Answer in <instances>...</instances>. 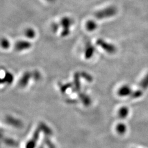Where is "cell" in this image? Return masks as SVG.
<instances>
[{
    "label": "cell",
    "instance_id": "cell-1",
    "mask_svg": "<svg viewBox=\"0 0 148 148\" xmlns=\"http://www.w3.org/2000/svg\"><path fill=\"white\" fill-rule=\"evenodd\" d=\"M137 90L133 91L132 95L130 97L132 99H138L140 98L144 92L148 89V73L144 77L143 79L140 81Z\"/></svg>",
    "mask_w": 148,
    "mask_h": 148
},
{
    "label": "cell",
    "instance_id": "cell-2",
    "mask_svg": "<svg viewBox=\"0 0 148 148\" xmlns=\"http://www.w3.org/2000/svg\"><path fill=\"white\" fill-rule=\"evenodd\" d=\"M116 13V9L114 7H109L104 10L97 12L95 14L98 19H104L114 16Z\"/></svg>",
    "mask_w": 148,
    "mask_h": 148
},
{
    "label": "cell",
    "instance_id": "cell-3",
    "mask_svg": "<svg viewBox=\"0 0 148 148\" xmlns=\"http://www.w3.org/2000/svg\"><path fill=\"white\" fill-rule=\"evenodd\" d=\"M73 24V21L69 17H64L60 21V25L62 27L63 30L61 32V36L62 37H66L69 35L70 31V27Z\"/></svg>",
    "mask_w": 148,
    "mask_h": 148
},
{
    "label": "cell",
    "instance_id": "cell-4",
    "mask_svg": "<svg viewBox=\"0 0 148 148\" xmlns=\"http://www.w3.org/2000/svg\"><path fill=\"white\" fill-rule=\"evenodd\" d=\"M96 44L97 46H99L107 53L109 54H113L116 51V48L115 47V46H114L111 43L106 42L104 40L101 38L97 40Z\"/></svg>",
    "mask_w": 148,
    "mask_h": 148
},
{
    "label": "cell",
    "instance_id": "cell-5",
    "mask_svg": "<svg viewBox=\"0 0 148 148\" xmlns=\"http://www.w3.org/2000/svg\"><path fill=\"white\" fill-rule=\"evenodd\" d=\"M41 132V130L40 128L39 127H37L34 133L32 138L27 143L25 148H35L36 147Z\"/></svg>",
    "mask_w": 148,
    "mask_h": 148
},
{
    "label": "cell",
    "instance_id": "cell-6",
    "mask_svg": "<svg viewBox=\"0 0 148 148\" xmlns=\"http://www.w3.org/2000/svg\"><path fill=\"white\" fill-rule=\"evenodd\" d=\"M133 90L128 85H123L121 86L117 91V95L121 97L131 96Z\"/></svg>",
    "mask_w": 148,
    "mask_h": 148
},
{
    "label": "cell",
    "instance_id": "cell-7",
    "mask_svg": "<svg viewBox=\"0 0 148 148\" xmlns=\"http://www.w3.org/2000/svg\"><path fill=\"white\" fill-rule=\"evenodd\" d=\"M5 121L7 124L16 128H21L23 127L22 122L20 120L17 119L12 116H7L6 117Z\"/></svg>",
    "mask_w": 148,
    "mask_h": 148
},
{
    "label": "cell",
    "instance_id": "cell-8",
    "mask_svg": "<svg viewBox=\"0 0 148 148\" xmlns=\"http://www.w3.org/2000/svg\"><path fill=\"white\" fill-rule=\"evenodd\" d=\"M32 47V43L24 40H21L16 42L15 45V48L18 51H22L27 50Z\"/></svg>",
    "mask_w": 148,
    "mask_h": 148
},
{
    "label": "cell",
    "instance_id": "cell-9",
    "mask_svg": "<svg viewBox=\"0 0 148 148\" xmlns=\"http://www.w3.org/2000/svg\"><path fill=\"white\" fill-rule=\"evenodd\" d=\"M32 77V74H31L30 72H29V71L25 72L24 74H23L21 79L19 80V85L21 87H26Z\"/></svg>",
    "mask_w": 148,
    "mask_h": 148
},
{
    "label": "cell",
    "instance_id": "cell-10",
    "mask_svg": "<svg viewBox=\"0 0 148 148\" xmlns=\"http://www.w3.org/2000/svg\"><path fill=\"white\" fill-rule=\"evenodd\" d=\"M81 76L80 74L76 73L74 76V88L73 89V92L79 93L81 90V84L79 77Z\"/></svg>",
    "mask_w": 148,
    "mask_h": 148
},
{
    "label": "cell",
    "instance_id": "cell-11",
    "mask_svg": "<svg viewBox=\"0 0 148 148\" xmlns=\"http://www.w3.org/2000/svg\"><path fill=\"white\" fill-rule=\"evenodd\" d=\"M95 47L90 43L86 44L85 49V57L86 59L91 58L95 53Z\"/></svg>",
    "mask_w": 148,
    "mask_h": 148
},
{
    "label": "cell",
    "instance_id": "cell-12",
    "mask_svg": "<svg viewBox=\"0 0 148 148\" xmlns=\"http://www.w3.org/2000/svg\"><path fill=\"white\" fill-rule=\"evenodd\" d=\"M79 96L80 100L85 106H90L91 103V99L88 95H87L84 93L79 92Z\"/></svg>",
    "mask_w": 148,
    "mask_h": 148
},
{
    "label": "cell",
    "instance_id": "cell-13",
    "mask_svg": "<svg viewBox=\"0 0 148 148\" xmlns=\"http://www.w3.org/2000/svg\"><path fill=\"white\" fill-rule=\"evenodd\" d=\"M14 80V76L10 72H5V76L3 78L1 79V83L4 84L7 83L8 84H11Z\"/></svg>",
    "mask_w": 148,
    "mask_h": 148
},
{
    "label": "cell",
    "instance_id": "cell-14",
    "mask_svg": "<svg viewBox=\"0 0 148 148\" xmlns=\"http://www.w3.org/2000/svg\"><path fill=\"white\" fill-rule=\"evenodd\" d=\"M129 109L126 106H122L118 111V116L120 119H126L129 114Z\"/></svg>",
    "mask_w": 148,
    "mask_h": 148
},
{
    "label": "cell",
    "instance_id": "cell-15",
    "mask_svg": "<svg viewBox=\"0 0 148 148\" xmlns=\"http://www.w3.org/2000/svg\"><path fill=\"white\" fill-rule=\"evenodd\" d=\"M38 127L40 128L41 131H42L45 134V136H51L52 134V131L51 129L48 127L46 124H45V123L41 122L39 124V126Z\"/></svg>",
    "mask_w": 148,
    "mask_h": 148
},
{
    "label": "cell",
    "instance_id": "cell-16",
    "mask_svg": "<svg viewBox=\"0 0 148 148\" xmlns=\"http://www.w3.org/2000/svg\"><path fill=\"white\" fill-rule=\"evenodd\" d=\"M98 25L97 23L94 21L90 20L87 21L86 24V27L87 30L89 32H93L97 28Z\"/></svg>",
    "mask_w": 148,
    "mask_h": 148
},
{
    "label": "cell",
    "instance_id": "cell-17",
    "mask_svg": "<svg viewBox=\"0 0 148 148\" xmlns=\"http://www.w3.org/2000/svg\"><path fill=\"white\" fill-rule=\"evenodd\" d=\"M127 127L123 123H120L117 125L116 127V130L117 132L120 135H123L127 131Z\"/></svg>",
    "mask_w": 148,
    "mask_h": 148
},
{
    "label": "cell",
    "instance_id": "cell-18",
    "mask_svg": "<svg viewBox=\"0 0 148 148\" xmlns=\"http://www.w3.org/2000/svg\"><path fill=\"white\" fill-rule=\"evenodd\" d=\"M25 35L29 38H33L36 36V32L32 28H28L25 31Z\"/></svg>",
    "mask_w": 148,
    "mask_h": 148
},
{
    "label": "cell",
    "instance_id": "cell-19",
    "mask_svg": "<svg viewBox=\"0 0 148 148\" xmlns=\"http://www.w3.org/2000/svg\"><path fill=\"white\" fill-rule=\"evenodd\" d=\"M49 136H45V137L43 139V142L47 145L48 148H56L55 145L53 144V143L51 142V139L49 138Z\"/></svg>",
    "mask_w": 148,
    "mask_h": 148
},
{
    "label": "cell",
    "instance_id": "cell-20",
    "mask_svg": "<svg viewBox=\"0 0 148 148\" xmlns=\"http://www.w3.org/2000/svg\"><path fill=\"white\" fill-rule=\"evenodd\" d=\"M4 142L8 145L10 146H12V147H14L17 145V143L14 140L11 139V138H6L5 139H4Z\"/></svg>",
    "mask_w": 148,
    "mask_h": 148
},
{
    "label": "cell",
    "instance_id": "cell-21",
    "mask_svg": "<svg viewBox=\"0 0 148 148\" xmlns=\"http://www.w3.org/2000/svg\"><path fill=\"white\" fill-rule=\"evenodd\" d=\"M80 75H81V77L84 78L86 81H87L88 82H92V80H93L92 76L90 74H88L87 73H86V72H82L80 74Z\"/></svg>",
    "mask_w": 148,
    "mask_h": 148
},
{
    "label": "cell",
    "instance_id": "cell-22",
    "mask_svg": "<svg viewBox=\"0 0 148 148\" xmlns=\"http://www.w3.org/2000/svg\"><path fill=\"white\" fill-rule=\"evenodd\" d=\"M72 87H73V84L71 83H68V84H66L65 85H61L60 87V90L62 92V93H64L66 90Z\"/></svg>",
    "mask_w": 148,
    "mask_h": 148
},
{
    "label": "cell",
    "instance_id": "cell-23",
    "mask_svg": "<svg viewBox=\"0 0 148 148\" xmlns=\"http://www.w3.org/2000/svg\"><path fill=\"white\" fill-rule=\"evenodd\" d=\"M1 46L4 49H8L10 47V42L6 38H2L1 40Z\"/></svg>",
    "mask_w": 148,
    "mask_h": 148
},
{
    "label": "cell",
    "instance_id": "cell-24",
    "mask_svg": "<svg viewBox=\"0 0 148 148\" xmlns=\"http://www.w3.org/2000/svg\"><path fill=\"white\" fill-rule=\"evenodd\" d=\"M32 77H34V79H35L37 80V79H40V74L38 71H35L32 74Z\"/></svg>",
    "mask_w": 148,
    "mask_h": 148
},
{
    "label": "cell",
    "instance_id": "cell-25",
    "mask_svg": "<svg viewBox=\"0 0 148 148\" xmlns=\"http://www.w3.org/2000/svg\"><path fill=\"white\" fill-rule=\"evenodd\" d=\"M46 1L49 2H53L54 1H55V0H46Z\"/></svg>",
    "mask_w": 148,
    "mask_h": 148
},
{
    "label": "cell",
    "instance_id": "cell-26",
    "mask_svg": "<svg viewBox=\"0 0 148 148\" xmlns=\"http://www.w3.org/2000/svg\"><path fill=\"white\" fill-rule=\"evenodd\" d=\"M38 148H44L42 146H40V147H38Z\"/></svg>",
    "mask_w": 148,
    "mask_h": 148
}]
</instances>
